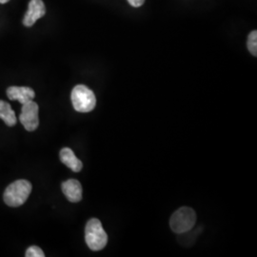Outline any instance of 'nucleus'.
I'll return each mask as SVG.
<instances>
[{
	"mask_svg": "<svg viewBox=\"0 0 257 257\" xmlns=\"http://www.w3.org/2000/svg\"><path fill=\"white\" fill-rule=\"evenodd\" d=\"M32 189L33 186L28 180H17L6 188L3 195L4 202L13 208L22 206L32 193Z\"/></svg>",
	"mask_w": 257,
	"mask_h": 257,
	"instance_id": "nucleus-1",
	"label": "nucleus"
},
{
	"mask_svg": "<svg viewBox=\"0 0 257 257\" xmlns=\"http://www.w3.org/2000/svg\"><path fill=\"white\" fill-rule=\"evenodd\" d=\"M85 241L88 247L94 251L101 250L107 245L108 235L98 219L92 218L88 221L85 228Z\"/></svg>",
	"mask_w": 257,
	"mask_h": 257,
	"instance_id": "nucleus-2",
	"label": "nucleus"
},
{
	"mask_svg": "<svg viewBox=\"0 0 257 257\" xmlns=\"http://www.w3.org/2000/svg\"><path fill=\"white\" fill-rule=\"evenodd\" d=\"M196 222V213L192 208L182 207L175 211L170 219V226L175 233L183 234L193 230Z\"/></svg>",
	"mask_w": 257,
	"mask_h": 257,
	"instance_id": "nucleus-3",
	"label": "nucleus"
},
{
	"mask_svg": "<svg viewBox=\"0 0 257 257\" xmlns=\"http://www.w3.org/2000/svg\"><path fill=\"white\" fill-rule=\"evenodd\" d=\"M74 110L79 112H89L94 109L96 104L95 95L85 85L75 86L71 94Z\"/></svg>",
	"mask_w": 257,
	"mask_h": 257,
	"instance_id": "nucleus-4",
	"label": "nucleus"
},
{
	"mask_svg": "<svg viewBox=\"0 0 257 257\" xmlns=\"http://www.w3.org/2000/svg\"><path fill=\"white\" fill-rule=\"evenodd\" d=\"M38 111H39L38 105L33 100L28 101L27 103L22 105L19 120L28 132H34L38 128V125H39Z\"/></svg>",
	"mask_w": 257,
	"mask_h": 257,
	"instance_id": "nucleus-5",
	"label": "nucleus"
},
{
	"mask_svg": "<svg viewBox=\"0 0 257 257\" xmlns=\"http://www.w3.org/2000/svg\"><path fill=\"white\" fill-rule=\"evenodd\" d=\"M46 14V7L42 0H31L28 5V11L23 19V24L26 27H32L37 20L43 18Z\"/></svg>",
	"mask_w": 257,
	"mask_h": 257,
	"instance_id": "nucleus-6",
	"label": "nucleus"
},
{
	"mask_svg": "<svg viewBox=\"0 0 257 257\" xmlns=\"http://www.w3.org/2000/svg\"><path fill=\"white\" fill-rule=\"evenodd\" d=\"M7 96L10 100H17L22 105L35 98L36 92L30 87L12 86L7 89Z\"/></svg>",
	"mask_w": 257,
	"mask_h": 257,
	"instance_id": "nucleus-7",
	"label": "nucleus"
},
{
	"mask_svg": "<svg viewBox=\"0 0 257 257\" xmlns=\"http://www.w3.org/2000/svg\"><path fill=\"white\" fill-rule=\"evenodd\" d=\"M62 192L70 202H79L82 199V186L75 179H69L61 184Z\"/></svg>",
	"mask_w": 257,
	"mask_h": 257,
	"instance_id": "nucleus-8",
	"label": "nucleus"
},
{
	"mask_svg": "<svg viewBox=\"0 0 257 257\" xmlns=\"http://www.w3.org/2000/svg\"><path fill=\"white\" fill-rule=\"evenodd\" d=\"M60 160L61 162L71 169L73 172L78 173L82 170V162L75 156L74 152L70 148H63L60 151Z\"/></svg>",
	"mask_w": 257,
	"mask_h": 257,
	"instance_id": "nucleus-9",
	"label": "nucleus"
},
{
	"mask_svg": "<svg viewBox=\"0 0 257 257\" xmlns=\"http://www.w3.org/2000/svg\"><path fill=\"white\" fill-rule=\"evenodd\" d=\"M0 118L9 127L17 124V116L8 102L0 100Z\"/></svg>",
	"mask_w": 257,
	"mask_h": 257,
	"instance_id": "nucleus-10",
	"label": "nucleus"
},
{
	"mask_svg": "<svg viewBox=\"0 0 257 257\" xmlns=\"http://www.w3.org/2000/svg\"><path fill=\"white\" fill-rule=\"evenodd\" d=\"M248 51L253 56L257 55V32L252 31L248 37V42H247Z\"/></svg>",
	"mask_w": 257,
	"mask_h": 257,
	"instance_id": "nucleus-11",
	"label": "nucleus"
},
{
	"mask_svg": "<svg viewBox=\"0 0 257 257\" xmlns=\"http://www.w3.org/2000/svg\"><path fill=\"white\" fill-rule=\"evenodd\" d=\"M26 257H44L45 254L43 252V250L37 246H31L30 248H27L26 253H25Z\"/></svg>",
	"mask_w": 257,
	"mask_h": 257,
	"instance_id": "nucleus-12",
	"label": "nucleus"
},
{
	"mask_svg": "<svg viewBox=\"0 0 257 257\" xmlns=\"http://www.w3.org/2000/svg\"><path fill=\"white\" fill-rule=\"evenodd\" d=\"M128 2L131 6H133L135 8H138L144 4L145 0H128Z\"/></svg>",
	"mask_w": 257,
	"mask_h": 257,
	"instance_id": "nucleus-13",
	"label": "nucleus"
},
{
	"mask_svg": "<svg viewBox=\"0 0 257 257\" xmlns=\"http://www.w3.org/2000/svg\"><path fill=\"white\" fill-rule=\"evenodd\" d=\"M10 0H0V4H5L7 2H9Z\"/></svg>",
	"mask_w": 257,
	"mask_h": 257,
	"instance_id": "nucleus-14",
	"label": "nucleus"
}]
</instances>
